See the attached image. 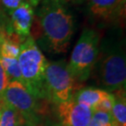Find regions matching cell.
Segmentation results:
<instances>
[{"label":"cell","instance_id":"cell-1","mask_svg":"<svg viewBox=\"0 0 126 126\" xmlns=\"http://www.w3.org/2000/svg\"><path fill=\"white\" fill-rule=\"evenodd\" d=\"M34 12V21L39 24V43L53 54L65 53L75 31V20L66 6L54 0H42Z\"/></svg>","mask_w":126,"mask_h":126},{"label":"cell","instance_id":"cell-2","mask_svg":"<svg viewBox=\"0 0 126 126\" xmlns=\"http://www.w3.org/2000/svg\"><path fill=\"white\" fill-rule=\"evenodd\" d=\"M94 71L97 73L98 82L106 91L125 89L126 56L124 40L113 36L100 43Z\"/></svg>","mask_w":126,"mask_h":126},{"label":"cell","instance_id":"cell-3","mask_svg":"<svg viewBox=\"0 0 126 126\" xmlns=\"http://www.w3.org/2000/svg\"><path fill=\"white\" fill-rule=\"evenodd\" d=\"M17 60L23 79V85L37 100L45 99L44 72L48 62L31 35L21 44Z\"/></svg>","mask_w":126,"mask_h":126},{"label":"cell","instance_id":"cell-4","mask_svg":"<svg viewBox=\"0 0 126 126\" xmlns=\"http://www.w3.org/2000/svg\"><path fill=\"white\" fill-rule=\"evenodd\" d=\"M100 47V34L94 29L82 31L73 49L68 68L75 81L84 82L90 77L97 62Z\"/></svg>","mask_w":126,"mask_h":126},{"label":"cell","instance_id":"cell-5","mask_svg":"<svg viewBox=\"0 0 126 126\" xmlns=\"http://www.w3.org/2000/svg\"><path fill=\"white\" fill-rule=\"evenodd\" d=\"M75 83L65 60L47 62L44 82L45 99L56 105L67 102L74 95Z\"/></svg>","mask_w":126,"mask_h":126},{"label":"cell","instance_id":"cell-6","mask_svg":"<svg viewBox=\"0 0 126 126\" xmlns=\"http://www.w3.org/2000/svg\"><path fill=\"white\" fill-rule=\"evenodd\" d=\"M1 100L16 110L25 121L34 125H38L39 123V109L37 99L30 94L21 82L10 81Z\"/></svg>","mask_w":126,"mask_h":126},{"label":"cell","instance_id":"cell-7","mask_svg":"<svg viewBox=\"0 0 126 126\" xmlns=\"http://www.w3.org/2000/svg\"><path fill=\"white\" fill-rule=\"evenodd\" d=\"M87 14L93 21L106 26L116 23L125 16L120 11L117 0H86Z\"/></svg>","mask_w":126,"mask_h":126},{"label":"cell","instance_id":"cell-8","mask_svg":"<svg viewBox=\"0 0 126 126\" xmlns=\"http://www.w3.org/2000/svg\"><path fill=\"white\" fill-rule=\"evenodd\" d=\"M62 126H88L94 114L92 107L78 103L73 98L57 105Z\"/></svg>","mask_w":126,"mask_h":126},{"label":"cell","instance_id":"cell-9","mask_svg":"<svg viewBox=\"0 0 126 126\" xmlns=\"http://www.w3.org/2000/svg\"><path fill=\"white\" fill-rule=\"evenodd\" d=\"M6 30L26 39L31 35L34 21V7L27 1H23L21 5L9 14Z\"/></svg>","mask_w":126,"mask_h":126},{"label":"cell","instance_id":"cell-10","mask_svg":"<svg viewBox=\"0 0 126 126\" xmlns=\"http://www.w3.org/2000/svg\"><path fill=\"white\" fill-rule=\"evenodd\" d=\"M25 39L6 30H0V57L17 58L20 53L21 44Z\"/></svg>","mask_w":126,"mask_h":126},{"label":"cell","instance_id":"cell-11","mask_svg":"<svg viewBox=\"0 0 126 126\" xmlns=\"http://www.w3.org/2000/svg\"><path fill=\"white\" fill-rule=\"evenodd\" d=\"M110 92L101 89H83L76 92L73 95V100L78 103L87 105L89 107H94L101 100L108 96Z\"/></svg>","mask_w":126,"mask_h":126},{"label":"cell","instance_id":"cell-12","mask_svg":"<svg viewBox=\"0 0 126 126\" xmlns=\"http://www.w3.org/2000/svg\"><path fill=\"white\" fill-rule=\"evenodd\" d=\"M114 95L111 114L113 121L122 126H126V97L125 89L116 90Z\"/></svg>","mask_w":126,"mask_h":126},{"label":"cell","instance_id":"cell-13","mask_svg":"<svg viewBox=\"0 0 126 126\" xmlns=\"http://www.w3.org/2000/svg\"><path fill=\"white\" fill-rule=\"evenodd\" d=\"M23 121L16 110L0 100V126H19Z\"/></svg>","mask_w":126,"mask_h":126},{"label":"cell","instance_id":"cell-14","mask_svg":"<svg viewBox=\"0 0 126 126\" xmlns=\"http://www.w3.org/2000/svg\"><path fill=\"white\" fill-rule=\"evenodd\" d=\"M0 64L7 73L10 81L16 80L21 82L23 84V79L21 76V69L17 58H10V57H0Z\"/></svg>","mask_w":126,"mask_h":126},{"label":"cell","instance_id":"cell-15","mask_svg":"<svg viewBox=\"0 0 126 126\" xmlns=\"http://www.w3.org/2000/svg\"><path fill=\"white\" fill-rule=\"evenodd\" d=\"M113 119L110 112L94 111L88 126H110Z\"/></svg>","mask_w":126,"mask_h":126},{"label":"cell","instance_id":"cell-16","mask_svg":"<svg viewBox=\"0 0 126 126\" xmlns=\"http://www.w3.org/2000/svg\"><path fill=\"white\" fill-rule=\"evenodd\" d=\"M113 104H114V95L110 93L109 95L102 99L98 103H97L93 107V110H94V111L110 112Z\"/></svg>","mask_w":126,"mask_h":126},{"label":"cell","instance_id":"cell-17","mask_svg":"<svg viewBox=\"0 0 126 126\" xmlns=\"http://www.w3.org/2000/svg\"><path fill=\"white\" fill-rule=\"evenodd\" d=\"M22 2L23 0H0L2 7H3L4 11L7 15H9L13 10L18 7Z\"/></svg>","mask_w":126,"mask_h":126},{"label":"cell","instance_id":"cell-18","mask_svg":"<svg viewBox=\"0 0 126 126\" xmlns=\"http://www.w3.org/2000/svg\"><path fill=\"white\" fill-rule=\"evenodd\" d=\"M9 82L10 79L7 76V73L5 72L3 68L2 67L1 64H0V100L2 99V94H3L5 89H7Z\"/></svg>","mask_w":126,"mask_h":126},{"label":"cell","instance_id":"cell-19","mask_svg":"<svg viewBox=\"0 0 126 126\" xmlns=\"http://www.w3.org/2000/svg\"><path fill=\"white\" fill-rule=\"evenodd\" d=\"M8 22V18H7V14L4 11L3 7H2L1 2H0V30L5 28Z\"/></svg>","mask_w":126,"mask_h":126},{"label":"cell","instance_id":"cell-20","mask_svg":"<svg viewBox=\"0 0 126 126\" xmlns=\"http://www.w3.org/2000/svg\"><path fill=\"white\" fill-rule=\"evenodd\" d=\"M59 3H61L62 5L67 7V5H78V4H81L84 2H85L86 0H54Z\"/></svg>","mask_w":126,"mask_h":126},{"label":"cell","instance_id":"cell-21","mask_svg":"<svg viewBox=\"0 0 126 126\" xmlns=\"http://www.w3.org/2000/svg\"><path fill=\"white\" fill-rule=\"evenodd\" d=\"M119 5L120 11L124 16H125V8H126V0H117Z\"/></svg>","mask_w":126,"mask_h":126},{"label":"cell","instance_id":"cell-22","mask_svg":"<svg viewBox=\"0 0 126 126\" xmlns=\"http://www.w3.org/2000/svg\"><path fill=\"white\" fill-rule=\"evenodd\" d=\"M41 1H42V0H27V2H28L33 7H37L38 5L40 3V2H41Z\"/></svg>","mask_w":126,"mask_h":126},{"label":"cell","instance_id":"cell-23","mask_svg":"<svg viewBox=\"0 0 126 126\" xmlns=\"http://www.w3.org/2000/svg\"><path fill=\"white\" fill-rule=\"evenodd\" d=\"M19 126H38V125H32V124H31V123H28V122H26V121H25V120H24V121L22 122Z\"/></svg>","mask_w":126,"mask_h":126},{"label":"cell","instance_id":"cell-24","mask_svg":"<svg viewBox=\"0 0 126 126\" xmlns=\"http://www.w3.org/2000/svg\"><path fill=\"white\" fill-rule=\"evenodd\" d=\"M110 126H122V125H119V124H117V123H115V122L113 121V123H112L111 125H110Z\"/></svg>","mask_w":126,"mask_h":126},{"label":"cell","instance_id":"cell-25","mask_svg":"<svg viewBox=\"0 0 126 126\" xmlns=\"http://www.w3.org/2000/svg\"><path fill=\"white\" fill-rule=\"evenodd\" d=\"M54 126H62L61 125H55Z\"/></svg>","mask_w":126,"mask_h":126}]
</instances>
